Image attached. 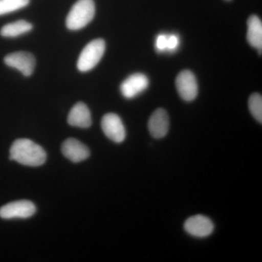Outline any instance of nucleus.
I'll list each match as a JSON object with an SVG mask.
<instances>
[{
    "label": "nucleus",
    "instance_id": "obj_1",
    "mask_svg": "<svg viewBox=\"0 0 262 262\" xmlns=\"http://www.w3.org/2000/svg\"><path fill=\"white\" fill-rule=\"evenodd\" d=\"M10 159L27 166H40L46 163L47 154L44 149L32 140L17 139L10 150Z\"/></svg>",
    "mask_w": 262,
    "mask_h": 262
},
{
    "label": "nucleus",
    "instance_id": "obj_2",
    "mask_svg": "<svg viewBox=\"0 0 262 262\" xmlns=\"http://www.w3.org/2000/svg\"><path fill=\"white\" fill-rule=\"evenodd\" d=\"M95 13L96 7L94 0H78L67 15L66 25L70 30H80L91 23Z\"/></svg>",
    "mask_w": 262,
    "mask_h": 262
},
{
    "label": "nucleus",
    "instance_id": "obj_3",
    "mask_svg": "<svg viewBox=\"0 0 262 262\" xmlns=\"http://www.w3.org/2000/svg\"><path fill=\"white\" fill-rule=\"evenodd\" d=\"M106 43L102 39H96L90 42L81 52L77 61V69L80 72L92 70L99 63L104 54Z\"/></svg>",
    "mask_w": 262,
    "mask_h": 262
},
{
    "label": "nucleus",
    "instance_id": "obj_4",
    "mask_svg": "<svg viewBox=\"0 0 262 262\" xmlns=\"http://www.w3.org/2000/svg\"><path fill=\"white\" fill-rule=\"evenodd\" d=\"M36 206L29 201L11 202L0 208V217L4 220L27 219L35 213Z\"/></svg>",
    "mask_w": 262,
    "mask_h": 262
},
{
    "label": "nucleus",
    "instance_id": "obj_5",
    "mask_svg": "<svg viewBox=\"0 0 262 262\" xmlns=\"http://www.w3.org/2000/svg\"><path fill=\"white\" fill-rule=\"evenodd\" d=\"M5 64L16 69L25 77H29L34 72L36 59L32 53L27 52H15L5 57Z\"/></svg>",
    "mask_w": 262,
    "mask_h": 262
},
{
    "label": "nucleus",
    "instance_id": "obj_6",
    "mask_svg": "<svg viewBox=\"0 0 262 262\" xmlns=\"http://www.w3.org/2000/svg\"><path fill=\"white\" fill-rule=\"evenodd\" d=\"M101 127L106 137L115 143L125 140V129L120 117L116 114L108 113L101 120Z\"/></svg>",
    "mask_w": 262,
    "mask_h": 262
},
{
    "label": "nucleus",
    "instance_id": "obj_7",
    "mask_svg": "<svg viewBox=\"0 0 262 262\" xmlns=\"http://www.w3.org/2000/svg\"><path fill=\"white\" fill-rule=\"evenodd\" d=\"M177 91L183 100L192 101L198 96V87L195 77L191 71L184 70L177 76L176 80Z\"/></svg>",
    "mask_w": 262,
    "mask_h": 262
},
{
    "label": "nucleus",
    "instance_id": "obj_8",
    "mask_svg": "<svg viewBox=\"0 0 262 262\" xmlns=\"http://www.w3.org/2000/svg\"><path fill=\"white\" fill-rule=\"evenodd\" d=\"M214 226L208 217L196 215L190 217L184 224V229L191 235L196 237H206L213 232Z\"/></svg>",
    "mask_w": 262,
    "mask_h": 262
},
{
    "label": "nucleus",
    "instance_id": "obj_9",
    "mask_svg": "<svg viewBox=\"0 0 262 262\" xmlns=\"http://www.w3.org/2000/svg\"><path fill=\"white\" fill-rule=\"evenodd\" d=\"M149 86L148 77L144 74L136 73L129 76L120 85V91L124 97L135 98L145 91Z\"/></svg>",
    "mask_w": 262,
    "mask_h": 262
},
{
    "label": "nucleus",
    "instance_id": "obj_10",
    "mask_svg": "<svg viewBox=\"0 0 262 262\" xmlns=\"http://www.w3.org/2000/svg\"><path fill=\"white\" fill-rule=\"evenodd\" d=\"M61 151L67 159L73 163H80L90 156L89 148L75 139H67L61 146Z\"/></svg>",
    "mask_w": 262,
    "mask_h": 262
},
{
    "label": "nucleus",
    "instance_id": "obj_11",
    "mask_svg": "<svg viewBox=\"0 0 262 262\" xmlns=\"http://www.w3.org/2000/svg\"><path fill=\"white\" fill-rule=\"evenodd\" d=\"M150 134L155 139H162L167 135L169 129V117L163 108H158L150 117L148 122Z\"/></svg>",
    "mask_w": 262,
    "mask_h": 262
},
{
    "label": "nucleus",
    "instance_id": "obj_12",
    "mask_svg": "<svg viewBox=\"0 0 262 262\" xmlns=\"http://www.w3.org/2000/svg\"><path fill=\"white\" fill-rule=\"evenodd\" d=\"M67 122L72 126L88 128L92 124L89 108L84 103H76L69 113Z\"/></svg>",
    "mask_w": 262,
    "mask_h": 262
},
{
    "label": "nucleus",
    "instance_id": "obj_13",
    "mask_svg": "<svg viewBox=\"0 0 262 262\" xmlns=\"http://www.w3.org/2000/svg\"><path fill=\"white\" fill-rule=\"evenodd\" d=\"M247 40L253 48L261 53L262 23L256 15H251L248 20Z\"/></svg>",
    "mask_w": 262,
    "mask_h": 262
},
{
    "label": "nucleus",
    "instance_id": "obj_14",
    "mask_svg": "<svg viewBox=\"0 0 262 262\" xmlns=\"http://www.w3.org/2000/svg\"><path fill=\"white\" fill-rule=\"evenodd\" d=\"M33 26L25 20H19L6 24L0 30V34L4 37H16L32 31Z\"/></svg>",
    "mask_w": 262,
    "mask_h": 262
},
{
    "label": "nucleus",
    "instance_id": "obj_15",
    "mask_svg": "<svg viewBox=\"0 0 262 262\" xmlns=\"http://www.w3.org/2000/svg\"><path fill=\"white\" fill-rule=\"evenodd\" d=\"M30 0H0V15L13 13L25 8Z\"/></svg>",
    "mask_w": 262,
    "mask_h": 262
},
{
    "label": "nucleus",
    "instance_id": "obj_16",
    "mask_svg": "<svg viewBox=\"0 0 262 262\" xmlns=\"http://www.w3.org/2000/svg\"><path fill=\"white\" fill-rule=\"evenodd\" d=\"M250 112L253 117L260 123L262 122V97L261 95L253 94L248 101Z\"/></svg>",
    "mask_w": 262,
    "mask_h": 262
},
{
    "label": "nucleus",
    "instance_id": "obj_17",
    "mask_svg": "<svg viewBox=\"0 0 262 262\" xmlns=\"http://www.w3.org/2000/svg\"><path fill=\"white\" fill-rule=\"evenodd\" d=\"M179 37L176 35L168 36L167 38V50L173 51L179 46Z\"/></svg>",
    "mask_w": 262,
    "mask_h": 262
},
{
    "label": "nucleus",
    "instance_id": "obj_18",
    "mask_svg": "<svg viewBox=\"0 0 262 262\" xmlns=\"http://www.w3.org/2000/svg\"><path fill=\"white\" fill-rule=\"evenodd\" d=\"M167 38H168V36L163 35V34L158 36L157 38L156 47L159 51L167 50Z\"/></svg>",
    "mask_w": 262,
    "mask_h": 262
},
{
    "label": "nucleus",
    "instance_id": "obj_19",
    "mask_svg": "<svg viewBox=\"0 0 262 262\" xmlns=\"http://www.w3.org/2000/svg\"><path fill=\"white\" fill-rule=\"evenodd\" d=\"M227 1H230V0H227Z\"/></svg>",
    "mask_w": 262,
    "mask_h": 262
}]
</instances>
